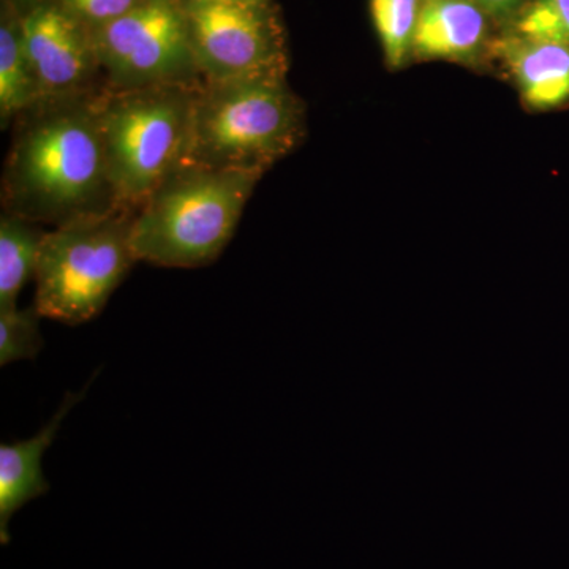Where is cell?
Masks as SVG:
<instances>
[{"label":"cell","instance_id":"18","mask_svg":"<svg viewBox=\"0 0 569 569\" xmlns=\"http://www.w3.org/2000/svg\"><path fill=\"white\" fill-rule=\"evenodd\" d=\"M473 2L488 14L492 22L503 24L507 29L518 18L520 11L526 9L530 0H473Z\"/></svg>","mask_w":569,"mask_h":569},{"label":"cell","instance_id":"2","mask_svg":"<svg viewBox=\"0 0 569 569\" xmlns=\"http://www.w3.org/2000/svg\"><path fill=\"white\" fill-rule=\"evenodd\" d=\"M305 137V103L287 78L203 82L182 164L263 176Z\"/></svg>","mask_w":569,"mask_h":569},{"label":"cell","instance_id":"10","mask_svg":"<svg viewBox=\"0 0 569 569\" xmlns=\"http://www.w3.org/2000/svg\"><path fill=\"white\" fill-rule=\"evenodd\" d=\"M490 54L529 110L552 111L569 103V44L503 31L493 39Z\"/></svg>","mask_w":569,"mask_h":569},{"label":"cell","instance_id":"20","mask_svg":"<svg viewBox=\"0 0 569 569\" xmlns=\"http://www.w3.org/2000/svg\"><path fill=\"white\" fill-rule=\"evenodd\" d=\"M13 2L17 3L18 7H20L21 3V6L24 7L22 10H26L28 7L33 6V3L40 2V0H13Z\"/></svg>","mask_w":569,"mask_h":569},{"label":"cell","instance_id":"19","mask_svg":"<svg viewBox=\"0 0 569 569\" xmlns=\"http://www.w3.org/2000/svg\"><path fill=\"white\" fill-rule=\"evenodd\" d=\"M204 2L257 3V2H269V0H204Z\"/></svg>","mask_w":569,"mask_h":569},{"label":"cell","instance_id":"12","mask_svg":"<svg viewBox=\"0 0 569 569\" xmlns=\"http://www.w3.org/2000/svg\"><path fill=\"white\" fill-rule=\"evenodd\" d=\"M22 11L13 0L0 10V123L2 129L39 103L36 82L22 44Z\"/></svg>","mask_w":569,"mask_h":569},{"label":"cell","instance_id":"1","mask_svg":"<svg viewBox=\"0 0 569 569\" xmlns=\"http://www.w3.org/2000/svg\"><path fill=\"white\" fill-rule=\"evenodd\" d=\"M96 93L26 111L3 173L7 211L56 227L118 209L112 201Z\"/></svg>","mask_w":569,"mask_h":569},{"label":"cell","instance_id":"13","mask_svg":"<svg viewBox=\"0 0 569 569\" xmlns=\"http://www.w3.org/2000/svg\"><path fill=\"white\" fill-rule=\"evenodd\" d=\"M43 238L37 223L24 217H0V310L18 307V296L36 279Z\"/></svg>","mask_w":569,"mask_h":569},{"label":"cell","instance_id":"3","mask_svg":"<svg viewBox=\"0 0 569 569\" xmlns=\"http://www.w3.org/2000/svg\"><path fill=\"white\" fill-rule=\"evenodd\" d=\"M261 178L182 164L134 211V258L163 268L212 263L233 238Z\"/></svg>","mask_w":569,"mask_h":569},{"label":"cell","instance_id":"9","mask_svg":"<svg viewBox=\"0 0 569 569\" xmlns=\"http://www.w3.org/2000/svg\"><path fill=\"white\" fill-rule=\"evenodd\" d=\"M490 24L473 0H421L413 61L477 66L492 48Z\"/></svg>","mask_w":569,"mask_h":569},{"label":"cell","instance_id":"16","mask_svg":"<svg viewBox=\"0 0 569 569\" xmlns=\"http://www.w3.org/2000/svg\"><path fill=\"white\" fill-rule=\"evenodd\" d=\"M505 31L569 44V0H530Z\"/></svg>","mask_w":569,"mask_h":569},{"label":"cell","instance_id":"8","mask_svg":"<svg viewBox=\"0 0 569 569\" xmlns=\"http://www.w3.org/2000/svg\"><path fill=\"white\" fill-rule=\"evenodd\" d=\"M21 33L39 103L91 96L100 73L92 32L59 0L21 10Z\"/></svg>","mask_w":569,"mask_h":569},{"label":"cell","instance_id":"4","mask_svg":"<svg viewBox=\"0 0 569 569\" xmlns=\"http://www.w3.org/2000/svg\"><path fill=\"white\" fill-rule=\"evenodd\" d=\"M200 86L96 93L112 201L138 208L181 167Z\"/></svg>","mask_w":569,"mask_h":569},{"label":"cell","instance_id":"11","mask_svg":"<svg viewBox=\"0 0 569 569\" xmlns=\"http://www.w3.org/2000/svg\"><path fill=\"white\" fill-rule=\"evenodd\" d=\"M84 397L67 395L61 410L36 437L28 440L3 443L0 447V537L9 542V522L18 509L33 498L48 492L47 478L43 475V456L58 436L63 418Z\"/></svg>","mask_w":569,"mask_h":569},{"label":"cell","instance_id":"6","mask_svg":"<svg viewBox=\"0 0 569 569\" xmlns=\"http://www.w3.org/2000/svg\"><path fill=\"white\" fill-rule=\"evenodd\" d=\"M91 32L111 91L203 84L190 43L186 0H144Z\"/></svg>","mask_w":569,"mask_h":569},{"label":"cell","instance_id":"7","mask_svg":"<svg viewBox=\"0 0 569 569\" xmlns=\"http://www.w3.org/2000/svg\"><path fill=\"white\" fill-rule=\"evenodd\" d=\"M190 43L203 82L287 78V31L274 0H186Z\"/></svg>","mask_w":569,"mask_h":569},{"label":"cell","instance_id":"17","mask_svg":"<svg viewBox=\"0 0 569 569\" xmlns=\"http://www.w3.org/2000/svg\"><path fill=\"white\" fill-rule=\"evenodd\" d=\"M91 31L129 13L144 0H59Z\"/></svg>","mask_w":569,"mask_h":569},{"label":"cell","instance_id":"15","mask_svg":"<svg viewBox=\"0 0 569 569\" xmlns=\"http://www.w3.org/2000/svg\"><path fill=\"white\" fill-rule=\"evenodd\" d=\"M40 318L36 306L0 310V365L33 359L40 353L43 348Z\"/></svg>","mask_w":569,"mask_h":569},{"label":"cell","instance_id":"5","mask_svg":"<svg viewBox=\"0 0 569 569\" xmlns=\"http://www.w3.org/2000/svg\"><path fill=\"white\" fill-rule=\"evenodd\" d=\"M134 212L92 213L44 233L37 266L36 309L41 318L81 325L102 312L134 263Z\"/></svg>","mask_w":569,"mask_h":569},{"label":"cell","instance_id":"14","mask_svg":"<svg viewBox=\"0 0 569 569\" xmlns=\"http://www.w3.org/2000/svg\"><path fill=\"white\" fill-rule=\"evenodd\" d=\"M419 3L421 0H369L373 28L389 69L400 70L413 61Z\"/></svg>","mask_w":569,"mask_h":569}]
</instances>
